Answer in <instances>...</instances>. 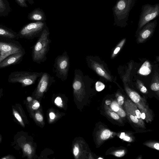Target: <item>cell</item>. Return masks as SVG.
<instances>
[{
  "label": "cell",
  "mask_w": 159,
  "mask_h": 159,
  "mask_svg": "<svg viewBox=\"0 0 159 159\" xmlns=\"http://www.w3.org/2000/svg\"><path fill=\"white\" fill-rule=\"evenodd\" d=\"M62 100L61 98L59 97H57L55 100V102L57 105L61 106L62 105Z\"/></svg>",
  "instance_id": "d6a6232c"
},
{
  "label": "cell",
  "mask_w": 159,
  "mask_h": 159,
  "mask_svg": "<svg viewBox=\"0 0 159 159\" xmlns=\"http://www.w3.org/2000/svg\"><path fill=\"white\" fill-rule=\"evenodd\" d=\"M124 107L126 115L133 116L143 122L141 118V112L135 103L130 100L127 99L125 102Z\"/></svg>",
  "instance_id": "7c38bea8"
},
{
  "label": "cell",
  "mask_w": 159,
  "mask_h": 159,
  "mask_svg": "<svg viewBox=\"0 0 159 159\" xmlns=\"http://www.w3.org/2000/svg\"><path fill=\"white\" fill-rule=\"evenodd\" d=\"M137 83L140 91L144 93H146L147 91V89L141 82L140 81H138Z\"/></svg>",
  "instance_id": "484cf974"
},
{
  "label": "cell",
  "mask_w": 159,
  "mask_h": 159,
  "mask_svg": "<svg viewBox=\"0 0 159 159\" xmlns=\"http://www.w3.org/2000/svg\"><path fill=\"white\" fill-rule=\"evenodd\" d=\"M124 140L127 141H129L130 140V138L129 137L127 136H125L124 137V138L122 139Z\"/></svg>",
  "instance_id": "74e56055"
},
{
  "label": "cell",
  "mask_w": 159,
  "mask_h": 159,
  "mask_svg": "<svg viewBox=\"0 0 159 159\" xmlns=\"http://www.w3.org/2000/svg\"><path fill=\"white\" fill-rule=\"evenodd\" d=\"M111 134V131L107 129H104L101 132L100 136L101 140L102 141L108 139L110 137Z\"/></svg>",
  "instance_id": "44dd1931"
},
{
  "label": "cell",
  "mask_w": 159,
  "mask_h": 159,
  "mask_svg": "<svg viewBox=\"0 0 159 159\" xmlns=\"http://www.w3.org/2000/svg\"><path fill=\"white\" fill-rule=\"evenodd\" d=\"M39 106V102L37 100H34L33 102V104L31 106V107L33 110H35L38 109Z\"/></svg>",
  "instance_id": "f546056e"
},
{
  "label": "cell",
  "mask_w": 159,
  "mask_h": 159,
  "mask_svg": "<svg viewBox=\"0 0 159 159\" xmlns=\"http://www.w3.org/2000/svg\"><path fill=\"white\" fill-rule=\"evenodd\" d=\"M88 61H89L88 63H90L91 68L98 74L108 80H111V76L101 64L91 59H89Z\"/></svg>",
  "instance_id": "9a60e30c"
},
{
  "label": "cell",
  "mask_w": 159,
  "mask_h": 159,
  "mask_svg": "<svg viewBox=\"0 0 159 159\" xmlns=\"http://www.w3.org/2000/svg\"><path fill=\"white\" fill-rule=\"evenodd\" d=\"M25 53L24 50L7 56L0 62V69L19 63Z\"/></svg>",
  "instance_id": "ba28073f"
},
{
  "label": "cell",
  "mask_w": 159,
  "mask_h": 159,
  "mask_svg": "<svg viewBox=\"0 0 159 159\" xmlns=\"http://www.w3.org/2000/svg\"><path fill=\"white\" fill-rule=\"evenodd\" d=\"M1 159H16L15 157L11 155H8L3 157H2L1 158Z\"/></svg>",
  "instance_id": "836d02e7"
},
{
  "label": "cell",
  "mask_w": 159,
  "mask_h": 159,
  "mask_svg": "<svg viewBox=\"0 0 159 159\" xmlns=\"http://www.w3.org/2000/svg\"><path fill=\"white\" fill-rule=\"evenodd\" d=\"M98 159H102V158H98Z\"/></svg>",
  "instance_id": "7bdbcfd3"
},
{
  "label": "cell",
  "mask_w": 159,
  "mask_h": 159,
  "mask_svg": "<svg viewBox=\"0 0 159 159\" xmlns=\"http://www.w3.org/2000/svg\"><path fill=\"white\" fill-rule=\"evenodd\" d=\"M152 67L150 63L148 61H145L140 68L139 73L142 75H147L151 71Z\"/></svg>",
  "instance_id": "ac0fdd59"
},
{
  "label": "cell",
  "mask_w": 159,
  "mask_h": 159,
  "mask_svg": "<svg viewBox=\"0 0 159 159\" xmlns=\"http://www.w3.org/2000/svg\"><path fill=\"white\" fill-rule=\"evenodd\" d=\"M151 89L154 91H157L159 90L158 83L155 82L152 83L150 87Z\"/></svg>",
  "instance_id": "f1b7e54d"
},
{
  "label": "cell",
  "mask_w": 159,
  "mask_h": 159,
  "mask_svg": "<svg viewBox=\"0 0 159 159\" xmlns=\"http://www.w3.org/2000/svg\"><path fill=\"white\" fill-rule=\"evenodd\" d=\"M12 113L15 120L22 127H25V116L21 105L19 103L12 106Z\"/></svg>",
  "instance_id": "8fae6325"
},
{
  "label": "cell",
  "mask_w": 159,
  "mask_h": 159,
  "mask_svg": "<svg viewBox=\"0 0 159 159\" xmlns=\"http://www.w3.org/2000/svg\"><path fill=\"white\" fill-rule=\"evenodd\" d=\"M46 22L35 21L24 26L17 33L19 38L32 39L39 37L45 26Z\"/></svg>",
  "instance_id": "277c9868"
},
{
  "label": "cell",
  "mask_w": 159,
  "mask_h": 159,
  "mask_svg": "<svg viewBox=\"0 0 159 159\" xmlns=\"http://www.w3.org/2000/svg\"><path fill=\"white\" fill-rule=\"evenodd\" d=\"M159 15V3L147 4L142 6L138 24L139 31L146 24L155 19Z\"/></svg>",
  "instance_id": "5b68a950"
},
{
  "label": "cell",
  "mask_w": 159,
  "mask_h": 159,
  "mask_svg": "<svg viewBox=\"0 0 159 159\" xmlns=\"http://www.w3.org/2000/svg\"><path fill=\"white\" fill-rule=\"evenodd\" d=\"M137 0H118L112 8L114 18V25L125 27L127 21L130 11Z\"/></svg>",
  "instance_id": "7a4b0ae2"
},
{
  "label": "cell",
  "mask_w": 159,
  "mask_h": 159,
  "mask_svg": "<svg viewBox=\"0 0 159 159\" xmlns=\"http://www.w3.org/2000/svg\"><path fill=\"white\" fill-rule=\"evenodd\" d=\"M125 41V39H123L117 46L113 51L112 55V57H114L119 52L121 48L123 46Z\"/></svg>",
  "instance_id": "603a6c76"
},
{
  "label": "cell",
  "mask_w": 159,
  "mask_h": 159,
  "mask_svg": "<svg viewBox=\"0 0 159 159\" xmlns=\"http://www.w3.org/2000/svg\"><path fill=\"white\" fill-rule=\"evenodd\" d=\"M117 102L119 105H122L124 103V97L121 95L119 96L117 98Z\"/></svg>",
  "instance_id": "4dcf8cb0"
},
{
  "label": "cell",
  "mask_w": 159,
  "mask_h": 159,
  "mask_svg": "<svg viewBox=\"0 0 159 159\" xmlns=\"http://www.w3.org/2000/svg\"><path fill=\"white\" fill-rule=\"evenodd\" d=\"M105 85L102 82L98 81L95 84V89L98 92L103 90L105 88Z\"/></svg>",
  "instance_id": "cb8c5ba5"
},
{
  "label": "cell",
  "mask_w": 159,
  "mask_h": 159,
  "mask_svg": "<svg viewBox=\"0 0 159 159\" xmlns=\"http://www.w3.org/2000/svg\"><path fill=\"white\" fill-rule=\"evenodd\" d=\"M104 108L105 111L112 118L116 120H120V116L117 114L113 111L106 104L104 105Z\"/></svg>",
  "instance_id": "ffe728a7"
},
{
  "label": "cell",
  "mask_w": 159,
  "mask_h": 159,
  "mask_svg": "<svg viewBox=\"0 0 159 159\" xmlns=\"http://www.w3.org/2000/svg\"><path fill=\"white\" fill-rule=\"evenodd\" d=\"M126 90L132 101L138 107L141 111H147L145 108V105L139 95L136 92L126 88Z\"/></svg>",
  "instance_id": "5bb4252c"
},
{
  "label": "cell",
  "mask_w": 159,
  "mask_h": 159,
  "mask_svg": "<svg viewBox=\"0 0 159 159\" xmlns=\"http://www.w3.org/2000/svg\"><path fill=\"white\" fill-rule=\"evenodd\" d=\"M35 117L36 120L39 122L43 121V118L41 115L39 113H36L35 115Z\"/></svg>",
  "instance_id": "1f68e13d"
},
{
  "label": "cell",
  "mask_w": 159,
  "mask_h": 159,
  "mask_svg": "<svg viewBox=\"0 0 159 159\" xmlns=\"http://www.w3.org/2000/svg\"><path fill=\"white\" fill-rule=\"evenodd\" d=\"M111 103V102L109 100H107L105 101V104L107 105H110Z\"/></svg>",
  "instance_id": "f35d334b"
},
{
  "label": "cell",
  "mask_w": 159,
  "mask_h": 159,
  "mask_svg": "<svg viewBox=\"0 0 159 159\" xmlns=\"http://www.w3.org/2000/svg\"><path fill=\"white\" fill-rule=\"evenodd\" d=\"M120 105L117 102L114 101L111 103L110 104L111 109L115 112H117L119 110Z\"/></svg>",
  "instance_id": "d4e9b609"
},
{
  "label": "cell",
  "mask_w": 159,
  "mask_h": 159,
  "mask_svg": "<svg viewBox=\"0 0 159 159\" xmlns=\"http://www.w3.org/2000/svg\"><path fill=\"white\" fill-rule=\"evenodd\" d=\"M55 115L53 112H50L49 114V116L52 119H53L55 117Z\"/></svg>",
  "instance_id": "8d00e7d4"
},
{
  "label": "cell",
  "mask_w": 159,
  "mask_h": 159,
  "mask_svg": "<svg viewBox=\"0 0 159 159\" xmlns=\"http://www.w3.org/2000/svg\"><path fill=\"white\" fill-rule=\"evenodd\" d=\"M16 3L20 7H28L27 2L30 4H32L34 3L33 0H15Z\"/></svg>",
  "instance_id": "7402d4cb"
},
{
  "label": "cell",
  "mask_w": 159,
  "mask_h": 159,
  "mask_svg": "<svg viewBox=\"0 0 159 159\" xmlns=\"http://www.w3.org/2000/svg\"><path fill=\"white\" fill-rule=\"evenodd\" d=\"M70 67V59L66 51L56 58L54 64V72L58 78L62 81L67 78Z\"/></svg>",
  "instance_id": "8992f818"
},
{
  "label": "cell",
  "mask_w": 159,
  "mask_h": 159,
  "mask_svg": "<svg viewBox=\"0 0 159 159\" xmlns=\"http://www.w3.org/2000/svg\"><path fill=\"white\" fill-rule=\"evenodd\" d=\"M25 50L16 40L0 39V62L10 55Z\"/></svg>",
  "instance_id": "52a82bcc"
},
{
  "label": "cell",
  "mask_w": 159,
  "mask_h": 159,
  "mask_svg": "<svg viewBox=\"0 0 159 159\" xmlns=\"http://www.w3.org/2000/svg\"><path fill=\"white\" fill-rule=\"evenodd\" d=\"M3 95V89L0 88V99Z\"/></svg>",
  "instance_id": "60d3db41"
},
{
  "label": "cell",
  "mask_w": 159,
  "mask_h": 159,
  "mask_svg": "<svg viewBox=\"0 0 159 159\" xmlns=\"http://www.w3.org/2000/svg\"><path fill=\"white\" fill-rule=\"evenodd\" d=\"M16 142L17 143H16L20 148H22L24 154L29 155L31 154L32 149L30 144L27 143H22L17 140H16Z\"/></svg>",
  "instance_id": "d6986e66"
},
{
  "label": "cell",
  "mask_w": 159,
  "mask_h": 159,
  "mask_svg": "<svg viewBox=\"0 0 159 159\" xmlns=\"http://www.w3.org/2000/svg\"><path fill=\"white\" fill-rule=\"evenodd\" d=\"M116 112L120 116L122 117H125L126 115L125 112L121 108L120 105L119 110Z\"/></svg>",
  "instance_id": "83f0119b"
},
{
  "label": "cell",
  "mask_w": 159,
  "mask_h": 159,
  "mask_svg": "<svg viewBox=\"0 0 159 159\" xmlns=\"http://www.w3.org/2000/svg\"><path fill=\"white\" fill-rule=\"evenodd\" d=\"M0 39H2L14 40L19 38L17 33L11 29L0 24Z\"/></svg>",
  "instance_id": "4fadbf2b"
},
{
  "label": "cell",
  "mask_w": 159,
  "mask_h": 159,
  "mask_svg": "<svg viewBox=\"0 0 159 159\" xmlns=\"http://www.w3.org/2000/svg\"><path fill=\"white\" fill-rule=\"evenodd\" d=\"M2 137L1 135L0 134V143L2 142Z\"/></svg>",
  "instance_id": "b9f144b4"
},
{
  "label": "cell",
  "mask_w": 159,
  "mask_h": 159,
  "mask_svg": "<svg viewBox=\"0 0 159 159\" xmlns=\"http://www.w3.org/2000/svg\"><path fill=\"white\" fill-rule=\"evenodd\" d=\"M153 147L155 149L159 150V143H156L154 144Z\"/></svg>",
  "instance_id": "d590c367"
},
{
  "label": "cell",
  "mask_w": 159,
  "mask_h": 159,
  "mask_svg": "<svg viewBox=\"0 0 159 159\" xmlns=\"http://www.w3.org/2000/svg\"><path fill=\"white\" fill-rule=\"evenodd\" d=\"M55 82L54 77L47 72H43L40 77L37 88V92L43 93L52 83Z\"/></svg>",
  "instance_id": "30bf717a"
},
{
  "label": "cell",
  "mask_w": 159,
  "mask_h": 159,
  "mask_svg": "<svg viewBox=\"0 0 159 159\" xmlns=\"http://www.w3.org/2000/svg\"><path fill=\"white\" fill-rule=\"evenodd\" d=\"M125 154V151L124 150L117 151L113 153V154L117 157H121L123 156Z\"/></svg>",
  "instance_id": "4316f807"
},
{
  "label": "cell",
  "mask_w": 159,
  "mask_h": 159,
  "mask_svg": "<svg viewBox=\"0 0 159 159\" xmlns=\"http://www.w3.org/2000/svg\"><path fill=\"white\" fill-rule=\"evenodd\" d=\"M28 19L32 21L45 22L46 17L43 10L39 7L35 8L28 15Z\"/></svg>",
  "instance_id": "2e32d148"
},
{
  "label": "cell",
  "mask_w": 159,
  "mask_h": 159,
  "mask_svg": "<svg viewBox=\"0 0 159 159\" xmlns=\"http://www.w3.org/2000/svg\"><path fill=\"white\" fill-rule=\"evenodd\" d=\"M73 154L75 156H76L78 155L79 152V149L78 147L77 146H75L73 149Z\"/></svg>",
  "instance_id": "e575fe53"
},
{
  "label": "cell",
  "mask_w": 159,
  "mask_h": 159,
  "mask_svg": "<svg viewBox=\"0 0 159 159\" xmlns=\"http://www.w3.org/2000/svg\"><path fill=\"white\" fill-rule=\"evenodd\" d=\"M125 133L124 132L121 133L120 135V138L121 139H122L125 136Z\"/></svg>",
  "instance_id": "ab89813d"
},
{
  "label": "cell",
  "mask_w": 159,
  "mask_h": 159,
  "mask_svg": "<svg viewBox=\"0 0 159 159\" xmlns=\"http://www.w3.org/2000/svg\"><path fill=\"white\" fill-rule=\"evenodd\" d=\"M43 73L27 71H14L9 75L8 81L12 83H20L22 87H24L34 84L37 78L41 76Z\"/></svg>",
  "instance_id": "3957f363"
},
{
  "label": "cell",
  "mask_w": 159,
  "mask_h": 159,
  "mask_svg": "<svg viewBox=\"0 0 159 159\" xmlns=\"http://www.w3.org/2000/svg\"><path fill=\"white\" fill-rule=\"evenodd\" d=\"M157 24V20L155 19L144 25L139 31L138 39L145 40L150 37L154 32Z\"/></svg>",
  "instance_id": "9c48e42d"
},
{
  "label": "cell",
  "mask_w": 159,
  "mask_h": 159,
  "mask_svg": "<svg viewBox=\"0 0 159 159\" xmlns=\"http://www.w3.org/2000/svg\"><path fill=\"white\" fill-rule=\"evenodd\" d=\"M11 11L10 4L8 0H0V17H5Z\"/></svg>",
  "instance_id": "e0dca14e"
},
{
  "label": "cell",
  "mask_w": 159,
  "mask_h": 159,
  "mask_svg": "<svg viewBox=\"0 0 159 159\" xmlns=\"http://www.w3.org/2000/svg\"><path fill=\"white\" fill-rule=\"evenodd\" d=\"M49 34V29L46 25L33 48L32 57L34 62L40 64L46 60V55L51 42Z\"/></svg>",
  "instance_id": "6da1fadb"
}]
</instances>
